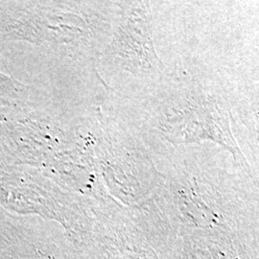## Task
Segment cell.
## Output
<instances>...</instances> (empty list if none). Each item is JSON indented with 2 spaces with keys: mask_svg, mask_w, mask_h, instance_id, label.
I'll use <instances>...</instances> for the list:
<instances>
[{
  "mask_svg": "<svg viewBox=\"0 0 259 259\" xmlns=\"http://www.w3.org/2000/svg\"><path fill=\"white\" fill-rule=\"evenodd\" d=\"M111 104L152 155L170 157L180 149L211 143L246 163L232 135L222 71L198 57L178 60L144 93L112 95Z\"/></svg>",
  "mask_w": 259,
  "mask_h": 259,
  "instance_id": "cell-1",
  "label": "cell"
},
{
  "mask_svg": "<svg viewBox=\"0 0 259 259\" xmlns=\"http://www.w3.org/2000/svg\"><path fill=\"white\" fill-rule=\"evenodd\" d=\"M115 1H0V42L26 41L42 55L96 73Z\"/></svg>",
  "mask_w": 259,
  "mask_h": 259,
  "instance_id": "cell-2",
  "label": "cell"
},
{
  "mask_svg": "<svg viewBox=\"0 0 259 259\" xmlns=\"http://www.w3.org/2000/svg\"><path fill=\"white\" fill-rule=\"evenodd\" d=\"M155 28L153 2L115 1L111 32L96 65L109 94L138 96L165 75L168 65L157 53Z\"/></svg>",
  "mask_w": 259,
  "mask_h": 259,
  "instance_id": "cell-3",
  "label": "cell"
},
{
  "mask_svg": "<svg viewBox=\"0 0 259 259\" xmlns=\"http://www.w3.org/2000/svg\"><path fill=\"white\" fill-rule=\"evenodd\" d=\"M228 6L232 13L244 23L245 38L250 42V55H259V1L228 2ZM247 58V57H246Z\"/></svg>",
  "mask_w": 259,
  "mask_h": 259,
  "instance_id": "cell-4",
  "label": "cell"
},
{
  "mask_svg": "<svg viewBox=\"0 0 259 259\" xmlns=\"http://www.w3.org/2000/svg\"><path fill=\"white\" fill-rule=\"evenodd\" d=\"M30 94L25 85L0 71V109L19 102Z\"/></svg>",
  "mask_w": 259,
  "mask_h": 259,
  "instance_id": "cell-5",
  "label": "cell"
}]
</instances>
